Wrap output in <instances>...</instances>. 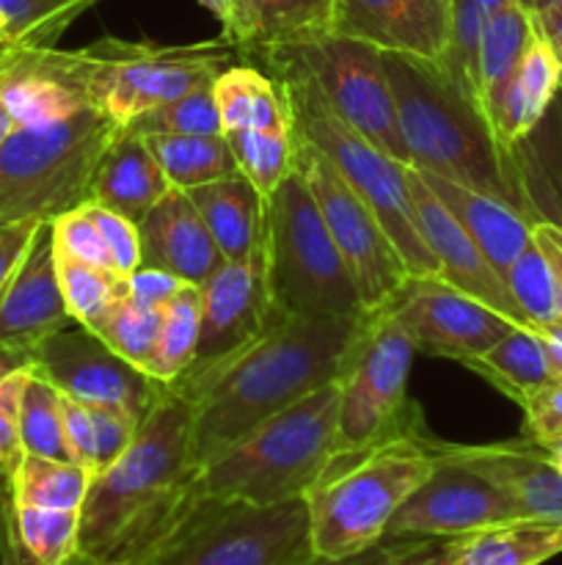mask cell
Here are the masks:
<instances>
[{
    "instance_id": "obj_54",
    "label": "cell",
    "mask_w": 562,
    "mask_h": 565,
    "mask_svg": "<svg viewBox=\"0 0 562 565\" xmlns=\"http://www.w3.org/2000/svg\"><path fill=\"white\" fill-rule=\"evenodd\" d=\"M395 565H452L450 541H400Z\"/></svg>"
},
{
    "instance_id": "obj_44",
    "label": "cell",
    "mask_w": 562,
    "mask_h": 565,
    "mask_svg": "<svg viewBox=\"0 0 562 565\" xmlns=\"http://www.w3.org/2000/svg\"><path fill=\"white\" fill-rule=\"evenodd\" d=\"M132 132L138 136H152V132H174V136H224V121H220L218 103H215L213 83L185 97L165 103L149 114L130 121Z\"/></svg>"
},
{
    "instance_id": "obj_42",
    "label": "cell",
    "mask_w": 562,
    "mask_h": 565,
    "mask_svg": "<svg viewBox=\"0 0 562 565\" xmlns=\"http://www.w3.org/2000/svg\"><path fill=\"white\" fill-rule=\"evenodd\" d=\"M251 9L257 17L253 50L331 33L334 20V0H251Z\"/></svg>"
},
{
    "instance_id": "obj_23",
    "label": "cell",
    "mask_w": 562,
    "mask_h": 565,
    "mask_svg": "<svg viewBox=\"0 0 562 565\" xmlns=\"http://www.w3.org/2000/svg\"><path fill=\"white\" fill-rule=\"evenodd\" d=\"M141 265L163 268L187 285H204L226 263L185 191L171 188L141 221Z\"/></svg>"
},
{
    "instance_id": "obj_10",
    "label": "cell",
    "mask_w": 562,
    "mask_h": 565,
    "mask_svg": "<svg viewBox=\"0 0 562 565\" xmlns=\"http://www.w3.org/2000/svg\"><path fill=\"white\" fill-rule=\"evenodd\" d=\"M80 53L88 105L127 127L138 116L215 83L242 50L226 39L185 47L99 39Z\"/></svg>"
},
{
    "instance_id": "obj_29",
    "label": "cell",
    "mask_w": 562,
    "mask_h": 565,
    "mask_svg": "<svg viewBox=\"0 0 562 565\" xmlns=\"http://www.w3.org/2000/svg\"><path fill=\"white\" fill-rule=\"evenodd\" d=\"M538 33V14L527 0H510L505 9L494 14L485 25L477 44V61H474V83H477V105L485 121L494 130L496 114H499L501 94L516 72L518 61L527 53L529 42Z\"/></svg>"
},
{
    "instance_id": "obj_64",
    "label": "cell",
    "mask_w": 562,
    "mask_h": 565,
    "mask_svg": "<svg viewBox=\"0 0 562 565\" xmlns=\"http://www.w3.org/2000/svg\"><path fill=\"white\" fill-rule=\"evenodd\" d=\"M66 565H114V563H99V561H91V557H86V555H80V552H77L75 557H72L69 563ZM127 565H141V563H127Z\"/></svg>"
},
{
    "instance_id": "obj_16",
    "label": "cell",
    "mask_w": 562,
    "mask_h": 565,
    "mask_svg": "<svg viewBox=\"0 0 562 565\" xmlns=\"http://www.w3.org/2000/svg\"><path fill=\"white\" fill-rule=\"evenodd\" d=\"M378 312L389 315L417 351L461 364L488 351L516 326L441 276H408Z\"/></svg>"
},
{
    "instance_id": "obj_55",
    "label": "cell",
    "mask_w": 562,
    "mask_h": 565,
    "mask_svg": "<svg viewBox=\"0 0 562 565\" xmlns=\"http://www.w3.org/2000/svg\"><path fill=\"white\" fill-rule=\"evenodd\" d=\"M397 552H400V541H380V544L369 546V550L358 552V555L347 557H309L303 565H395Z\"/></svg>"
},
{
    "instance_id": "obj_11",
    "label": "cell",
    "mask_w": 562,
    "mask_h": 565,
    "mask_svg": "<svg viewBox=\"0 0 562 565\" xmlns=\"http://www.w3.org/2000/svg\"><path fill=\"white\" fill-rule=\"evenodd\" d=\"M253 53L262 55L273 77L298 75L312 83L336 116L391 158L413 166L397 121L383 53L378 47L339 33H317L298 42L268 44Z\"/></svg>"
},
{
    "instance_id": "obj_46",
    "label": "cell",
    "mask_w": 562,
    "mask_h": 565,
    "mask_svg": "<svg viewBox=\"0 0 562 565\" xmlns=\"http://www.w3.org/2000/svg\"><path fill=\"white\" fill-rule=\"evenodd\" d=\"M83 207H86L94 226H97L99 235H102V243L105 248H108L114 270L127 279V276L141 265V237H138V224H132L130 218H125L121 213H116V210L105 207V204L99 202H86Z\"/></svg>"
},
{
    "instance_id": "obj_63",
    "label": "cell",
    "mask_w": 562,
    "mask_h": 565,
    "mask_svg": "<svg viewBox=\"0 0 562 565\" xmlns=\"http://www.w3.org/2000/svg\"><path fill=\"white\" fill-rule=\"evenodd\" d=\"M527 3L540 14V11H549V9H556V6H562V0H527Z\"/></svg>"
},
{
    "instance_id": "obj_9",
    "label": "cell",
    "mask_w": 562,
    "mask_h": 565,
    "mask_svg": "<svg viewBox=\"0 0 562 565\" xmlns=\"http://www.w3.org/2000/svg\"><path fill=\"white\" fill-rule=\"evenodd\" d=\"M309 557L303 497L279 505L196 500L141 565H303Z\"/></svg>"
},
{
    "instance_id": "obj_18",
    "label": "cell",
    "mask_w": 562,
    "mask_h": 565,
    "mask_svg": "<svg viewBox=\"0 0 562 565\" xmlns=\"http://www.w3.org/2000/svg\"><path fill=\"white\" fill-rule=\"evenodd\" d=\"M0 105L17 127H44L88 108L80 50L11 44L0 50Z\"/></svg>"
},
{
    "instance_id": "obj_49",
    "label": "cell",
    "mask_w": 562,
    "mask_h": 565,
    "mask_svg": "<svg viewBox=\"0 0 562 565\" xmlns=\"http://www.w3.org/2000/svg\"><path fill=\"white\" fill-rule=\"evenodd\" d=\"M28 370L31 367L17 370V373H11L9 379L0 384V472L14 467L17 458L22 456L20 397L28 379Z\"/></svg>"
},
{
    "instance_id": "obj_40",
    "label": "cell",
    "mask_w": 562,
    "mask_h": 565,
    "mask_svg": "<svg viewBox=\"0 0 562 565\" xmlns=\"http://www.w3.org/2000/svg\"><path fill=\"white\" fill-rule=\"evenodd\" d=\"M507 287H510L512 298L521 307V312L527 315V320L532 323V329H543V326L556 323L562 320V296L560 285H556L554 268L549 265L545 254L540 252V246L529 243L505 274Z\"/></svg>"
},
{
    "instance_id": "obj_4",
    "label": "cell",
    "mask_w": 562,
    "mask_h": 565,
    "mask_svg": "<svg viewBox=\"0 0 562 565\" xmlns=\"http://www.w3.org/2000/svg\"><path fill=\"white\" fill-rule=\"evenodd\" d=\"M435 461L428 434L417 425L361 450L336 452L303 494L314 555L347 557L386 541L395 513L428 480Z\"/></svg>"
},
{
    "instance_id": "obj_50",
    "label": "cell",
    "mask_w": 562,
    "mask_h": 565,
    "mask_svg": "<svg viewBox=\"0 0 562 565\" xmlns=\"http://www.w3.org/2000/svg\"><path fill=\"white\" fill-rule=\"evenodd\" d=\"M64 434L69 445L72 461L97 472V434H94L91 408L69 401L64 395Z\"/></svg>"
},
{
    "instance_id": "obj_34",
    "label": "cell",
    "mask_w": 562,
    "mask_h": 565,
    "mask_svg": "<svg viewBox=\"0 0 562 565\" xmlns=\"http://www.w3.org/2000/svg\"><path fill=\"white\" fill-rule=\"evenodd\" d=\"M143 141L152 149L165 180L176 191H191V188L237 174V160L231 154L226 136L152 132V136H143Z\"/></svg>"
},
{
    "instance_id": "obj_58",
    "label": "cell",
    "mask_w": 562,
    "mask_h": 565,
    "mask_svg": "<svg viewBox=\"0 0 562 565\" xmlns=\"http://www.w3.org/2000/svg\"><path fill=\"white\" fill-rule=\"evenodd\" d=\"M534 14H538V11H534ZM538 25H540V33L545 36V42H549L551 50H554L556 61L562 64V6H556V9H549V11H540Z\"/></svg>"
},
{
    "instance_id": "obj_38",
    "label": "cell",
    "mask_w": 562,
    "mask_h": 565,
    "mask_svg": "<svg viewBox=\"0 0 562 565\" xmlns=\"http://www.w3.org/2000/svg\"><path fill=\"white\" fill-rule=\"evenodd\" d=\"M229 141L231 154L237 160V171L270 199L275 188L290 177L295 169L298 141L295 132H275V130H231L224 132Z\"/></svg>"
},
{
    "instance_id": "obj_47",
    "label": "cell",
    "mask_w": 562,
    "mask_h": 565,
    "mask_svg": "<svg viewBox=\"0 0 562 565\" xmlns=\"http://www.w3.org/2000/svg\"><path fill=\"white\" fill-rule=\"evenodd\" d=\"M527 439L538 447L562 441V381H549L540 390L529 392L521 403Z\"/></svg>"
},
{
    "instance_id": "obj_32",
    "label": "cell",
    "mask_w": 562,
    "mask_h": 565,
    "mask_svg": "<svg viewBox=\"0 0 562 565\" xmlns=\"http://www.w3.org/2000/svg\"><path fill=\"white\" fill-rule=\"evenodd\" d=\"M91 480L94 472L80 463L31 456V452H22L14 467L0 472V483L17 505L50 508V511L80 513Z\"/></svg>"
},
{
    "instance_id": "obj_35",
    "label": "cell",
    "mask_w": 562,
    "mask_h": 565,
    "mask_svg": "<svg viewBox=\"0 0 562 565\" xmlns=\"http://www.w3.org/2000/svg\"><path fill=\"white\" fill-rule=\"evenodd\" d=\"M198 334H202V287L185 281L163 307V323H160L149 375L163 384L180 381L196 359Z\"/></svg>"
},
{
    "instance_id": "obj_62",
    "label": "cell",
    "mask_w": 562,
    "mask_h": 565,
    "mask_svg": "<svg viewBox=\"0 0 562 565\" xmlns=\"http://www.w3.org/2000/svg\"><path fill=\"white\" fill-rule=\"evenodd\" d=\"M3 47H11V31H9V20H6V14L0 11V50Z\"/></svg>"
},
{
    "instance_id": "obj_21",
    "label": "cell",
    "mask_w": 562,
    "mask_h": 565,
    "mask_svg": "<svg viewBox=\"0 0 562 565\" xmlns=\"http://www.w3.org/2000/svg\"><path fill=\"white\" fill-rule=\"evenodd\" d=\"M331 33L380 53L439 61L450 39L446 0H334Z\"/></svg>"
},
{
    "instance_id": "obj_59",
    "label": "cell",
    "mask_w": 562,
    "mask_h": 565,
    "mask_svg": "<svg viewBox=\"0 0 562 565\" xmlns=\"http://www.w3.org/2000/svg\"><path fill=\"white\" fill-rule=\"evenodd\" d=\"M22 367H28L25 353L6 351V348H0V384H3L11 373H17V370H22Z\"/></svg>"
},
{
    "instance_id": "obj_26",
    "label": "cell",
    "mask_w": 562,
    "mask_h": 565,
    "mask_svg": "<svg viewBox=\"0 0 562 565\" xmlns=\"http://www.w3.org/2000/svg\"><path fill=\"white\" fill-rule=\"evenodd\" d=\"M562 92V64L545 36L534 33L527 53L518 61L505 94H501L499 114H496L494 136L505 152H516L518 143L540 125L549 105Z\"/></svg>"
},
{
    "instance_id": "obj_28",
    "label": "cell",
    "mask_w": 562,
    "mask_h": 565,
    "mask_svg": "<svg viewBox=\"0 0 562 565\" xmlns=\"http://www.w3.org/2000/svg\"><path fill=\"white\" fill-rule=\"evenodd\" d=\"M80 513L17 505L0 483L3 565H66L77 555Z\"/></svg>"
},
{
    "instance_id": "obj_30",
    "label": "cell",
    "mask_w": 562,
    "mask_h": 565,
    "mask_svg": "<svg viewBox=\"0 0 562 565\" xmlns=\"http://www.w3.org/2000/svg\"><path fill=\"white\" fill-rule=\"evenodd\" d=\"M224 132L231 130H292V108L284 83L253 66H226L213 83Z\"/></svg>"
},
{
    "instance_id": "obj_8",
    "label": "cell",
    "mask_w": 562,
    "mask_h": 565,
    "mask_svg": "<svg viewBox=\"0 0 562 565\" xmlns=\"http://www.w3.org/2000/svg\"><path fill=\"white\" fill-rule=\"evenodd\" d=\"M275 81L284 83L290 97L292 132L303 143L317 149L378 215L391 243L400 248L411 276H439V263L422 241L413 215L411 188H408L411 166L391 158L378 143L336 116L309 81L298 75H279Z\"/></svg>"
},
{
    "instance_id": "obj_17",
    "label": "cell",
    "mask_w": 562,
    "mask_h": 565,
    "mask_svg": "<svg viewBox=\"0 0 562 565\" xmlns=\"http://www.w3.org/2000/svg\"><path fill=\"white\" fill-rule=\"evenodd\" d=\"M512 519L523 516L499 486L463 463L439 458L428 480L395 513L386 541H452Z\"/></svg>"
},
{
    "instance_id": "obj_20",
    "label": "cell",
    "mask_w": 562,
    "mask_h": 565,
    "mask_svg": "<svg viewBox=\"0 0 562 565\" xmlns=\"http://www.w3.org/2000/svg\"><path fill=\"white\" fill-rule=\"evenodd\" d=\"M75 326L55 265L53 226L44 221L14 274L0 287V348L31 353L55 331Z\"/></svg>"
},
{
    "instance_id": "obj_48",
    "label": "cell",
    "mask_w": 562,
    "mask_h": 565,
    "mask_svg": "<svg viewBox=\"0 0 562 565\" xmlns=\"http://www.w3.org/2000/svg\"><path fill=\"white\" fill-rule=\"evenodd\" d=\"M94 417V434H97V472L114 463L127 445L136 436L141 419L132 417L125 408H108V406H88ZM94 472V475H97Z\"/></svg>"
},
{
    "instance_id": "obj_33",
    "label": "cell",
    "mask_w": 562,
    "mask_h": 565,
    "mask_svg": "<svg viewBox=\"0 0 562 565\" xmlns=\"http://www.w3.org/2000/svg\"><path fill=\"white\" fill-rule=\"evenodd\" d=\"M463 364L516 403H521L529 392L554 381L543 337L538 334V329H527V326H512L488 351L466 359Z\"/></svg>"
},
{
    "instance_id": "obj_7",
    "label": "cell",
    "mask_w": 562,
    "mask_h": 565,
    "mask_svg": "<svg viewBox=\"0 0 562 565\" xmlns=\"http://www.w3.org/2000/svg\"><path fill=\"white\" fill-rule=\"evenodd\" d=\"M116 130L119 125L91 105L53 125L14 127L0 147V224L53 221L86 204Z\"/></svg>"
},
{
    "instance_id": "obj_37",
    "label": "cell",
    "mask_w": 562,
    "mask_h": 565,
    "mask_svg": "<svg viewBox=\"0 0 562 565\" xmlns=\"http://www.w3.org/2000/svg\"><path fill=\"white\" fill-rule=\"evenodd\" d=\"M22 452L72 461L64 434V395L50 381L28 370L20 397Z\"/></svg>"
},
{
    "instance_id": "obj_53",
    "label": "cell",
    "mask_w": 562,
    "mask_h": 565,
    "mask_svg": "<svg viewBox=\"0 0 562 565\" xmlns=\"http://www.w3.org/2000/svg\"><path fill=\"white\" fill-rule=\"evenodd\" d=\"M42 224L44 218H17L0 224V287L9 281L17 265L22 263Z\"/></svg>"
},
{
    "instance_id": "obj_27",
    "label": "cell",
    "mask_w": 562,
    "mask_h": 565,
    "mask_svg": "<svg viewBox=\"0 0 562 565\" xmlns=\"http://www.w3.org/2000/svg\"><path fill=\"white\" fill-rule=\"evenodd\" d=\"M224 259H246L268 232V199L237 171L185 191Z\"/></svg>"
},
{
    "instance_id": "obj_36",
    "label": "cell",
    "mask_w": 562,
    "mask_h": 565,
    "mask_svg": "<svg viewBox=\"0 0 562 565\" xmlns=\"http://www.w3.org/2000/svg\"><path fill=\"white\" fill-rule=\"evenodd\" d=\"M510 0H446L450 11V39L446 50L435 64L439 70L477 105V83H474V61H477V44L485 25L494 14ZM479 108V105H477Z\"/></svg>"
},
{
    "instance_id": "obj_31",
    "label": "cell",
    "mask_w": 562,
    "mask_h": 565,
    "mask_svg": "<svg viewBox=\"0 0 562 565\" xmlns=\"http://www.w3.org/2000/svg\"><path fill=\"white\" fill-rule=\"evenodd\" d=\"M562 555V524L512 519L450 541L452 565H543Z\"/></svg>"
},
{
    "instance_id": "obj_24",
    "label": "cell",
    "mask_w": 562,
    "mask_h": 565,
    "mask_svg": "<svg viewBox=\"0 0 562 565\" xmlns=\"http://www.w3.org/2000/svg\"><path fill=\"white\" fill-rule=\"evenodd\" d=\"M422 180L430 191L439 196V202L450 210L452 218L466 230V235L485 252V257L494 263L501 276L512 265V259L532 243V224L523 210L505 202L499 196L477 191V188L461 185L446 177L430 174L419 169Z\"/></svg>"
},
{
    "instance_id": "obj_14",
    "label": "cell",
    "mask_w": 562,
    "mask_h": 565,
    "mask_svg": "<svg viewBox=\"0 0 562 565\" xmlns=\"http://www.w3.org/2000/svg\"><path fill=\"white\" fill-rule=\"evenodd\" d=\"M28 367L83 406L125 408L143 419L169 384L121 359L86 326L55 331L28 353Z\"/></svg>"
},
{
    "instance_id": "obj_12",
    "label": "cell",
    "mask_w": 562,
    "mask_h": 565,
    "mask_svg": "<svg viewBox=\"0 0 562 565\" xmlns=\"http://www.w3.org/2000/svg\"><path fill=\"white\" fill-rule=\"evenodd\" d=\"M413 353V342L389 315H369L339 379V452L361 450L417 425L408 401Z\"/></svg>"
},
{
    "instance_id": "obj_57",
    "label": "cell",
    "mask_w": 562,
    "mask_h": 565,
    "mask_svg": "<svg viewBox=\"0 0 562 565\" xmlns=\"http://www.w3.org/2000/svg\"><path fill=\"white\" fill-rule=\"evenodd\" d=\"M538 334L543 337L545 353H549L551 375H554L556 381H562V320L543 326V329H538Z\"/></svg>"
},
{
    "instance_id": "obj_5",
    "label": "cell",
    "mask_w": 562,
    "mask_h": 565,
    "mask_svg": "<svg viewBox=\"0 0 562 565\" xmlns=\"http://www.w3.org/2000/svg\"><path fill=\"white\" fill-rule=\"evenodd\" d=\"M339 381L270 417L193 475V500L279 505L298 500L339 452Z\"/></svg>"
},
{
    "instance_id": "obj_13",
    "label": "cell",
    "mask_w": 562,
    "mask_h": 565,
    "mask_svg": "<svg viewBox=\"0 0 562 565\" xmlns=\"http://www.w3.org/2000/svg\"><path fill=\"white\" fill-rule=\"evenodd\" d=\"M298 141L295 166L309 182L320 215L356 279L367 312H378L411 276L400 248L361 196L339 177V171L314 147Z\"/></svg>"
},
{
    "instance_id": "obj_19",
    "label": "cell",
    "mask_w": 562,
    "mask_h": 565,
    "mask_svg": "<svg viewBox=\"0 0 562 565\" xmlns=\"http://www.w3.org/2000/svg\"><path fill=\"white\" fill-rule=\"evenodd\" d=\"M408 188H411L417 226L422 232V241L428 243L430 254L439 263L441 279H446L457 290L468 292L477 301L488 303L490 309L505 315L510 323L532 329L527 315L521 312V307L512 298L505 276L494 268V263L485 257L483 248L466 235V230L452 218L450 210L439 202V196L422 180L417 166L408 169Z\"/></svg>"
},
{
    "instance_id": "obj_52",
    "label": "cell",
    "mask_w": 562,
    "mask_h": 565,
    "mask_svg": "<svg viewBox=\"0 0 562 565\" xmlns=\"http://www.w3.org/2000/svg\"><path fill=\"white\" fill-rule=\"evenodd\" d=\"M198 3L218 17L226 42L237 44L242 53H251L257 44V17L251 0H198Z\"/></svg>"
},
{
    "instance_id": "obj_45",
    "label": "cell",
    "mask_w": 562,
    "mask_h": 565,
    "mask_svg": "<svg viewBox=\"0 0 562 565\" xmlns=\"http://www.w3.org/2000/svg\"><path fill=\"white\" fill-rule=\"evenodd\" d=\"M50 226H53L55 252L66 254V257L77 259V263L94 265V268L114 270V263H110V254L108 248H105L102 235H99V230L94 226L91 215L86 213L83 204L69 210V213H61L58 218L50 221Z\"/></svg>"
},
{
    "instance_id": "obj_39",
    "label": "cell",
    "mask_w": 562,
    "mask_h": 565,
    "mask_svg": "<svg viewBox=\"0 0 562 565\" xmlns=\"http://www.w3.org/2000/svg\"><path fill=\"white\" fill-rule=\"evenodd\" d=\"M55 265H58V281L66 309L77 326L97 329L99 320L127 296L125 276L114 274V270L77 263L61 252H55Z\"/></svg>"
},
{
    "instance_id": "obj_1",
    "label": "cell",
    "mask_w": 562,
    "mask_h": 565,
    "mask_svg": "<svg viewBox=\"0 0 562 565\" xmlns=\"http://www.w3.org/2000/svg\"><path fill=\"white\" fill-rule=\"evenodd\" d=\"M367 320L281 312L229 362L202 379L174 384L191 401L196 469L270 417L339 381Z\"/></svg>"
},
{
    "instance_id": "obj_60",
    "label": "cell",
    "mask_w": 562,
    "mask_h": 565,
    "mask_svg": "<svg viewBox=\"0 0 562 565\" xmlns=\"http://www.w3.org/2000/svg\"><path fill=\"white\" fill-rule=\"evenodd\" d=\"M14 119H11L9 116V110L3 108V105H0V147H3V141L6 138L11 136V132H14Z\"/></svg>"
},
{
    "instance_id": "obj_3",
    "label": "cell",
    "mask_w": 562,
    "mask_h": 565,
    "mask_svg": "<svg viewBox=\"0 0 562 565\" xmlns=\"http://www.w3.org/2000/svg\"><path fill=\"white\" fill-rule=\"evenodd\" d=\"M397 121L413 166L499 196L527 213L512 154L496 141L483 110L435 61L383 53Z\"/></svg>"
},
{
    "instance_id": "obj_56",
    "label": "cell",
    "mask_w": 562,
    "mask_h": 565,
    "mask_svg": "<svg viewBox=\"0 0 562 565\" xmlns=\"http://www.w3.org/2000/svg\"><path fill=\"white\" fill-rule=\"evenodd\" d=\"M532 237L540 246V252L545 254L551 268H554L556 285H560L562 296V224H556V221H534Z\"/></svg>"
},
{
    "instance_id": "obj_15",
    "label": "cell",
    "mask_w": 562,
    "mask_h": 565,
    "mask_svg": "<svg viewBox=\"0 0 562 565\" xmlns=\"http://www.w3.org/2000/svg\"><path fill=\"white\" fill-rule=\"evenodd\" d=\"M202 287V334L196 359L174 384L213 373L270 329L279 309L270 296L264 241L246 259H226Z\"/></svg>"
},
{
    "instance_id": "obj_2",
    "label": "cell",
    "mask_w": 562,
    "mask_h": 565,
    "mask_svg": "<svg viewBox=\"0 0 562 565\" xmlns=\"http://www.w3.org/2000/svg\"><path fill=\"white\" fill-rule=\"evenodd\" d=\"M193 414L169 384L127 450L99 469L80 508L77 552L99 563H141L193 508Z\"/></svg>"
},
{
    "instance_id": "obj_51",
    "label": "cell",
    "mask_w": 562,
    "mask_h": 565,
    "mask_svg": "<svg viewBox=\"0 0 562 565\" xmlns=\"http://www.w3.org/2000/svg\"><path fill=\"white\" fill-rule=\"evenodd\" d=\"M182 285H185V281H182L180 276L169 274V270L163 268H152V265H138V268L125 279L127 298L154 309H163L165 303L180 292Z\"/></svg>"
},
{
    "instance_id": "obj_43",
    "label": "cell",
    "mask_w": 562,
    "mask_h": 565,
    "mask_svg": "<svg viewBox=\"0 0 562 565\" xmlns=\"http://www.w3.org/2000/svg\"><path fill=\"white\" fill-rule=\"evenodd\" d=\"M97 0H0L11 44L50 47Z\"/></svg>"
},
{
    "instance_id": "obj_22",
    "label": "cell",
    "mask_w": 562,
    "mask_h": 565,
    "mask_svg": "<svg viewBox=\"0 0 562 565\" xmlns=\"http://www.w3.org/2000/svg\"><path fill=\"white\" fill-rule=\"evenodd\" d=\"M430 450L439 458L463 463L499 486L523 519L562 524V472L534 441L505 445H446L428 436Z\"/></svg>"
},
{
    "instance_id": "obj_6",
    "label": "cell",
    "mask_w": 562,
    "mask_h": 565,
    "mask_svg": "<svg viewBox=\"0 0 562 565\" xmlns=\"http://www.w3.org/2000/svg\"><path fill=\"white\" fill-rule=\"evenodd\" d=\"M268 281L279 312L303 318H369L301 169L268 199Z\"/></svg>"
},
{
    "instance_id": "obj_61",
    "label": "cell",
    "mask_w": 562,
    "mask_h": 565,
    "mask_svg": "<svg viewBox=\"0 0 562 565\" xmlns=\"http://www.w3.org/2000/svg\"><path fill=\"white\" fill-rule=\"evenodd\" d=\"M543 450H545V456L551 458V463H554V467L562 472V441H554V445L543 447Z\"/></svg>"
},
{
    "instance_id": "obj_25",
    "label": "cell",
    "mask_w": 562,
    "mask_h": 565,
    "mask_svg": "<svg viewBox=\"0 0 562 565\" xmlns=\"http://www.w3.org/2000/svg\"><path fill=\"white\" fill-rule=\"evenodd\" d=\"M169 191L171 182L143 136L130 127H119L94 171L88 202L105 204L138 224Z\"/></svg>"
},
{
    "instance_id": "obj_41",
    "label": "cell",
    "mask_w": 562,
    "mask_h": 565,
    "mask_svg": "<svg viewBox=\"0 0 562 565\" xmlns=\"http://www.w3.org/2000/svg\"><path fill=\"white\" fill-rule=\"evenodd\" d=\"M160 323H163V309L143 307V303H136L125 296L91 331L102 337L105 345L114 348L121 359H127L149 375L154 348H158Z\"/></svg>"
}]
</instances>
